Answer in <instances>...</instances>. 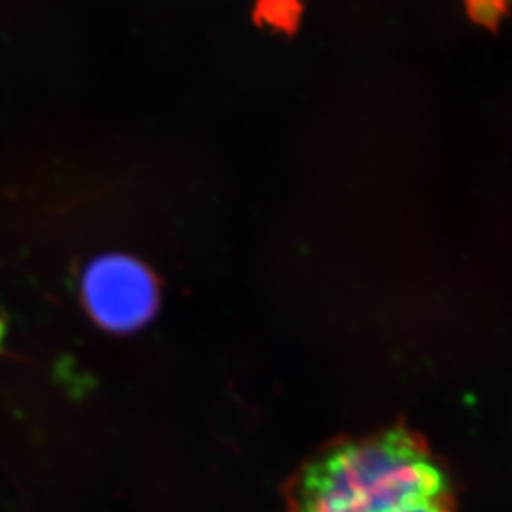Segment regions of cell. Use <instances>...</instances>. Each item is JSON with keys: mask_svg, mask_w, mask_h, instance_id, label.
<instances>
[{"mask_svg": "<svg viewBox=\"0 0 512 512\" xmlns=\"http://www.w3.org/2000/svg\"><path fill=\"white\" fill-rule=\"evenodd\" d=\"M289 512H456L450 480L406 427L329 444L289 486Z\"/></svg>", "mask_w": 512, "mask_h": 512, "instance_id": "1", "label": "cell"}, {"mask_svg": "<svg viewBox=\"0 0 512 512\" xmlns=\"http://www.w3.org/2000/svg\"><path fill=\"white\" fill-rule=\"evenodd\" d=\"M82 294L93 319L114 332L143 327L158 308L156 277L126 255L93 260L82 277Z\"/></svg>", "mask_w": 512, "mask_h": 512, "instance_id": "2", "label": "cell"}, {"mask_svg": "<svg viewBox=\"0 0 512 512\" xmlns=\"http://www.w3.org/2000/svg\"><path fill=\"white\" fill-rule=\"evenodd\" d=\"M0 336H2V323H0Z\"/></svg>", "mask_w": 512, "mask_h": 512, "instance_id": "3", "label": "cell"}]
</instances>
